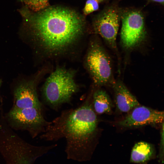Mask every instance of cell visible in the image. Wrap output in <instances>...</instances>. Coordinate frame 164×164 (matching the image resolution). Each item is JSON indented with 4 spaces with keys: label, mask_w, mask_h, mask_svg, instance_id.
Here are the masks:
<instances>
[{
    "label": "cell",
    "mask_w": 164,
    "mask_h": 164,
    "mask_svg": "<svg viewBox=\"0 0 164 164\" xmlns=\"http://www.w3.org/2000/svg\"><path fill=\"white\" fill-rule=\"evenodd\" d=\"M20 12L29 32L49 57L67 53L83 35L84 24L83 19L69 9L47 7L34 13L25 7Z\"/></svg>",
    "instance_id": "cell-1"
},
{
    "label": "cell",
    "mask_w": 164,
    "mask_h": 164,
    "mask_svg": "<svg viewBox=\"0 0 164 164\" xmlns=\"http://www.w3.org/2000/svg\"><path fill=\"white\" fill-rule=\"evenodd\" d=\"M91 95L90 91L79 107L62 111L41 136L50 141L64 138L68 159L89 161L93 153L98 133V119L92 108Z\"/></svg>",
    "instance_id": "cell-2"
},
{
    "label": "cell",
    "mask_w": 164,
    "mask_h": 164,
    "mask_svg": "<svg viewBox=\"0 0 164 164\" xmlns=\"http://www.w3.org/2000/svg\"><path fill=\"white\" fill-rule=\"evenodd\" d=\"M76 73L74 70L57 66L46 79L42 94L45 102L53 109L57 110L62 105L69 103L78 91Z\"/></svg>",
    "instance_id": "cell-3"
},
{
    "label": "cell",
    "mask_w": 164,
    "mask_h": 164,
    "mask_svg": "<svg viewBox=\"0 0 164 164\" xmlns=\"http://www.w3.org/2000/svg\"><path fill=\"white\" fill-rule=\"evenodd\" d=\"M84 65L94 84L100 87L112 84L113 80L111 59L98 39H91L84 60Z\"/></svg>",
    "instance_id": "cell-4"
},
{
    "label": "cell",
    "mask_w": 164,
    "mask_h": 164,
    "mask_svg": "<svg viewBox=\"0 0 164 164\" xmlns=\"http://www.w3.org/2000/svg\"><path fill=\"white\" fill-rule=\"evenodd\" d=\"M43 109L34 107L12 108L5 118L11 127L26 130L32 138H34L44 133L51 123L44 118Z\"/></svg>",
    "instance_id": "cell-5"
},
{
    "label": "cell",
    "mask_w": 164,
    "mask_h": 164,
    "mask_svg": "<svg viewBox=\"0 0 164 164\" xmlns=\"http://www.w3.org/2000/svg\"><path fill=\"white\" fill-rule=\"evenodd\" d=\"M122 22L121 41L125 48L133 49L144 40L146 32L141 12L133 10L125 12L122 16Z\"/></svg>",
    "instance_id": "cell-6"
},
{
    "label": "cell",
    "mask_w": 164,
    "mask_h": 164,
    "mask_svg": "<svg viewBox=\"0 0 164 164\" xmlns=\"http://www.w3.org/2000/svg\"><path fill=\"white\" fill-rule=\"evenodd\" d=\"M120 13L115 7H109L96 18L94 23L95 33L112 49H116V39L119 25Z\"/></svg>",
    "instance_id": "cell-7"
},
{
    "label": "cell",
    "mask_w": 164,
    "mask_h": 164,
    "mask_svg": "<svg viewBox=\"0 0 164 164\" xmlns=\"http://www.w3.org/2000/svg\"><path fill=\"white\" fill-rule=\"evenodd\" d=\"M164 112L143 106L132 109L122 120L116 124L125 128H135L155 125L163 122Z\"/></svg>",
    "instance_id": "cell-8"
},
{
    "label": "cell",
    "mask_w": 164,
    "mask_h": 164,
    "mask_svg": "<svg viewBox=\"0 0 164 164\" xmlns=\"http://www.w3.org/2000/svg\"><path fill=\"white\" fill-rule=\"evenodd\" d=\"M38 78L19 83L13 92V104L12 108H43L37 91L39 83Z\"/></svg>",
    "instance_id": "cell-9"
},
{
    "label": "cell",
    "mask_w": 164,
    "mask_h": 164,
    "mask_svg": "<svg viewBox=\"0 0 164 164\" xmlns=\"http://www.w3.org/2000/svg\"><path fill=\"white\" fill-rule=\"evenodd\" d=\"M112 85L114 93L115 102L119 111L128 112L135 107L140 105L136 97L121 81L114 82Z\"/></svg>",
    "instance_id": "cell-10"
},
{
    "label": "cell",
    "mask_w": 164,
    "mask_h": 164,
    "mask_svg": "<svg viewBox=\"0 0 164 164\" xmlns=\"http://www.w3.org/2000/svg\"><path fill=\"white\" fill-rule=\"evenodd\" d=\"M156 157L154 146L145 142H138L133 146L130 155V162L138 164H147Z\"/></svg>",
    "instance_id": "cell-11"
},
{
    "label": "cell",
    "mask_w": 164,
    "mask_h": 164,
    "mask_svg": "<svg viewBox=\"0 0 164 164\" xmlns=\"http://www.w3.org/2000/svg\"><path fill=\"white\" fill-rule=\"evenodd\" d=\"M91 91L92 106L95 113L101 114L110 112L112 103L107 92L100 87H93Z\"/></svg>",
    "instance_id": "cell-12"
},
{
    "label": "cell",
    "mask_w": 164,
    "mask_h": 164,
    "mask_svg": "<svg viewBox=\"0 0 164 164\" xmlns=\"http://www.w3.org/2000/svg\"><path fill=\"white\" fill-rule=\"evenodd\" d=\"M29 10L37 12L47 7L48 0H21Z\"/></svg>",
    "instance_id": "cell-13"
},
{
    "label": "cell",
    "mask_w": 164,
    "mask_h": 164,
    "mask_svg": "<svg viewBox=\"0 0 164 164\" xmlns=\"http://www.w3.org/2000/svg\"><path fill=\"white\" fill-rule=\"evenodd\" d=\"M99 8L98 2L95 0H87L83 12L85 15L97 10Z\"/></svg>",
    "instance_id": "cell-14"
},
{
    "label": "cell",
    "mask_w": 164,
    "mask_h": 164,
    "mask_svg": "<svg viewBox=\"0 0 164 164\" xmlns=\"http://www.w3.org/2000/svg\"><path fill=\"white\" fill-rule=\"evenodd\" d=\"M161 130V140L160 144V150L159 156V160L162 163L163 162L164 155V123L162 124Z\"/></svg>",
    "instance_id": "cell-15"
},
{
    "label": "cell",
    "mask_w": 164,
    "mask_h": 164,
    "mask_svg": "<svg viewBox=\"0 0 164 164\" xmlns=\"http://www.w3.org/2000/svg\"><path fill=\"white\" fill-rule=\"evenodd\" d=\"M154 2H157L160 3L161 4L163 5L164 4V0H151Z\"/></svg>",
    "instance_id": "cell-16"
},
{
    "label": "cell",
    "mask_w": 164,
    "mask_h": 164,
    "mask_svg": "<svg viewBox=\"0 0 164 164\" xmlns=\"http://www.w3.org/2000/svg\"><path fill=\"white\" fill-rule=\"evenodd\" d=\"M95 0L96 1L98 2H102L103 1H104V0Z\"/></svg>",
    "instance_id": "cell-17"
},
{
    "label": "cell",
    "mask_w": 164,
    "mask_h": 164,
    "mask_svg": "<svg viewBox=\"0 0 164 164\" xmlns=\"http://www.w3.org/2000/svg\"><path fill=\"white\" fill-rule=\"evenodd\" d=\"M2 80H0V88L1 87V86L2 85Z\"/></svg>",
    "instance_id": "cell-18"
},
{
    "label": "cell",
    "mask_w": 164,
    "mask_h": 164,
    "mask_svg": "<svg viewBox=\"0 0 164 164\" xmlns=\"http://www.w3.org/2000/svg\"><path fill=\"white\" fill-rule=\"evenodd\" d=\"M23 163H22V162H21V164H24V162H22Z\"/></svg>",
    "instance_id": "cell-19"
}]
</instances>
